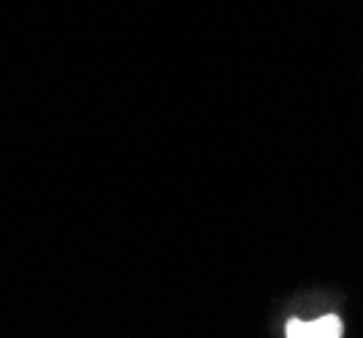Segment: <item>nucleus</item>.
<instances>
[{
    "label": "nucleus",
    "instance_id": "f257e3e1",
    "mask_svg": "<svg viewBox=\"0 0 363 338\" xmlns=\"http://www.w3.org/2000/svg\"><path fill=\"white\" fill-rule=\"evenodd\" d=\"M288 338H339L342 336V322L336 314H325L315 322H301V320H290L285 327Z\"/></svg>",
    "mask_w": 363,
    "mask_h": 338
}]
</instances>
